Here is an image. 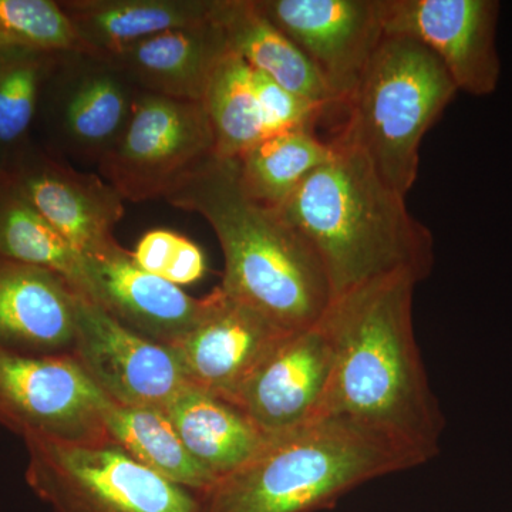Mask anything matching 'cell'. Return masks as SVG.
Returning <instances> with one entry per match:
<instances>
[{
    "label": "cell",
    "instance_id": "44dd1931",
    "mask_svg": "<svg viewBox=\"0 0 512 512\" xmlns=\"http://www.w3.org/2000/svg\"><path fill=\"white\" fill-rule=\"evenodd\" d=\"M163 412L191 457L217 480L247 463L266 440L237 406L190 384Z\"/></svg>",
    "mask_w": 512,
    "mask_h": 512
},
{
    "label": "cell",
    "instance_id": "30bf717a",
    "mask_svg": "<svg viewBox=\"0 0 512 512\" xmlns=\"http://www.w3.org/2000/svg\"><path fill=\"white\" fill-rule=\"evenodd\" d=\"M70 355L121 406L164 410L188 384L173 349L137 335L83 295Z\"/></svg>",
    "mask_w": 512,
    "mask_h": 512
},
{
    "label": "cell",
    "instance_id": "e0dca14e",
    "mask_svg": "<svg viewBox=\"0 0 512 512\" xmlns=\"http://www.w3.org/2000/svg\"><path fill=\"white\" fill-rule=\"evenodd\" d=\"M77 295L55 272L0 256V349L28 356L72 353Z\"/></svg>",
    "mask_w": 512,
    "mask_h": 512
},
{
    "label": "cell",
    "instance_id": "3957f363",
    "mask_svg": "<svg viewBox=\"0 0 512 512\" xmlns=\"http://www.w3.org/2000/svg\"><path fill=\"white\" fill-rule=\"evenodd\" d=\"M330 144L328 160L274 210L319 255L333 301L384 276L409 274L424 281L434 264L429 228L360 151Z\"/></svg>",
    "mask_w": 512,
    "mask_h": 512
},
{
    "label": "cell",
    "instance_id": "ba28073f",
    "mask_svg": "<svg viewBox=\"0 0 512 512\" xmlns=\"http://www.w3.org/2000/svg\"><path fill=\"white\" fill-rule=\"evenodd\" d=\"M214 156V134L201 101L140 92L123 136L97 165V174L124 201L165 200Z\"/></svg>",
    "mask_w": 512,
    "mask_h": 512
},
{
    "label": "cell",
    "instance_id": "ffe728a7",
    "mask_svg": "<svg viewBox=\"0 0 512 512\" xmlns=\"http://www.w3.org/2000/svg\"><path fill=\"white\" fill-rule=\"evenodd\" d=\"M90 52L113 57L167 30L210 18L214 0H59Z\"/></svg>",
    "mask_w": 512,
    "mask_h": 512
},
{
    "label": "cell",
    "instance_id": "5b68a950",
    "mask_svg": "<svg viewBox=\"0 0 512 512\" xmlns=\"http://www.w3.org/2000/svg\"><path fill=\"white\" fill-rule=\"evenodd\" d=\"M458 92L446 67L406 36L384 35L333 141L356 148L384 183L407 197L420 168L421 141Z\"/></svg>",
    "mask_w": 512,
    "mask_h": 512
},
{
    "label": "cell",
    "instance_id": "2e32d148",
    "mask_svg": "<svg viewBox=\"0 0 512 512\" xmlns=\"http://www.w3.org/2000/svg\"><path fill=\"white\" fill-rule=\"evenodd\" d=\"M86 261L90 301L143 338L171 348L204 312L205 298H192L180 286L148 274L120 244Z\"/></svg>",
    "mask_w": 512,
    "mask_h": 512
},
{
    "label": "cell",
    "instance_id": "5bb4252c",
    "mask_svg": "<svg viewBox=\"0 0 512 512\" xmlns=\"http://www.w3.org/2000/svg\"><path fill=\"white\" fill-rule=\"evenodd\" d=\"M335 348L323 319L289 333L239 387L231 402L275 437L318 419L332 377Z\"/></svg>",
    "mask_w": 512,
    "mask_h": 512
},
{
    "label": "cell",
    "instance_id": "484cf974",
    "mask_svg": "<svg viewBox=\"0 0 512 512\" xmlns=\"http://www.w3.org/2000/svg\"><path fill=\"white\" fill-rule=\"evenodd\" d=\"M60 53V52H59ZM57 53L0 49V173L32 143L40 93Z\"/></svg>",
    "mask_w": 512,
    "mask_h": 512
},
{
    "label": "cell",
    "instance_id": "4316f807",
    "mask_svg": "<svg viewBox=\"0 0 512 512\" xmlns=\"http://www.w3.org/2000/svg\"><path fill=\"white\" fill-rule=\"evenodd\" d=\"M0 49L90 52L59 0H0Z\"/></svg>",
    "mask_w": 512,
    "mask_h": 512
},
{
    "label": "cell",
    "instance_id": "6da1fadb",
    "mask_svg": "<svg viewBox=\"0 0 512 512\" xmlns=\"http://www.w3.org/2000/svg\"><path fill=\"white\" fill-rule=\"evenodd\" d=\"M417 284L384 276L332 302L323 322L335 360L318 419L353 421L424 464L439 453L446 423L414 336Z\"/></svg>",
    "mask_w": 512,
    "mask_h": 512
},
{
    "label": "cell",
    "instance_id": "603a6c76",
    "mask_svg": "<svg viewBox=\"0 0 512 512\" xmlns=\"http://www.w3.org/2000/svg\"><path fill=\"white\" fill-rule=\"evenodd\" d=\"M103 424L110 441L165 480L198 495L217 483L188 453L163 410L121 406L109 400Z\"/></svg>",
    "mask_w": 512,
    "mask_h": 512
},
{
    "label": "cell",
    "instance_id": "8fae6325",
    "mask_svg": "<svg viewBox=\"0 0 512 512\" xmlns=\"http://www.w3.org/2000/svg\"><path fill=\"white\" fill-rule=\"evenodd\" d=\"M312 63L342 109L382 42L380 0H256Z\"/></svg>",
    "mask_w": 512,
    "mask_h": 512
},
{
    "label": "cell",
    "instance_id": "52a82bcc",
    "mask_svg": "<svg viewBox=\"0 0 512 512\" xmlns=\"http://www.w3.org/2000/svg\"><path fill=\"white\" fill-rule=\"evenodd\" d=\"M138 93L110 57L57 53L40 93L33 138L70 164L97 167L123 136Z\"/></svg>",
    "mask_w": 512,
    "mask_h": 512
},
{
    "label": "cell",
    "instance_id": "277c9868",
    "mask_svg": "<svg viewBox=\"0 0 512 512\" xmlns=\"http://www.w3.org/2000/svg\"><path fill=\"white\" fill-rule=\"evenodd\" d=\"M417 466L360 424L322 417L266 437L247 463L198 497L202 512H315L367 481Z\"/></svg>",
    "mask_w": 512,
    "mask_h": 512
},
{
    "label": "cell",
    "instance_id": "f546056e",
    "mask_svg": "<svg viewBox=\"0 0 512 512\" xmlns=\"http://www.w3.org/2000/svg\"><path fill=\"white\" fill-rule=\"evenodd\" d=\"M0 177H2V173H0Z\"/></svg>",
    "mask_w": 512,
    "mask_h": 512
},
{
    "label": "cell",
    "instance_id": "7a4b0ae2",
    "mask_svg": "<svg viewBox=\"0 0 512 512\" xmlns=\"http://www.w3.org/2000/svg\"><path fill=\"white\" fill-rule=\"evenodd\" d=\"M201 215L224 255L222 291L285 332L318 325L333 302L312 245L274 208L249 197L235 160L212 157L165 197Z\"/></svg>",
    "mask_w": 512,
    "mask_h": 512
},
{
    "label": "cell",
    "instance_id": "9c48e42d",
    "mask_svg": "<svg viewBox=\"0 0 512 512\" xmlns=\"http://www.w3.org/2000/svg\"><path fill=\"white\" fill-rule=\"evenodd\" d=\"M97 389L70 353L28 356L0 349V426L67 443L109 440Z\"/></svg>",
    "mask_w": 512,
    "mask_h": 512
},
{
    "label": "cell",
    "instance_id": "d4e9b609",
    "mask_svg": "<svg viewBox=\"0 0 512 512\" xmlns=\"http://www.w3.org/2000/svg\"><path fill=\"white\" fill-rule=\"evenodd\" d=\"M215 140V157L235 160L266 137L251 66L235 53L222 57L201 100Z\"/></svg>",
    "mask_w": 512,
    "mask_h": 512
},
{
    "label": "cell",
    "instance_id": "ac0fdd59",
    "mask_svg": "<svg viewBox=\"0 0 512 512\" xmlns=\"http://www.w3.org/2000/svg\"><path fill=\"white\" fill-rule=\"evenodd\" d=\"M229 52L220 26L210 15L197 25L147 37L110 59L140 92L201 101L212 70Z\"/></svg>",
    "mask_w": 512,
    "mask_h": 512
},
{
    "label": "cell",
    "instance_id": "d6986e66",
    "mask_svg": "<svg viewBox=\"0 0 512 512\" xmlns=\"http://www.w3.org/2000/svg\"><path fill=\"white\" fill-rule=\"evenodd\" d=\"M211 18L220 26L229 50L256 72L325 113L338 107L312 63L266 19L256 0H214Z\"/></svg>",
    "mask_w": 512,
    "mask_h": 512
},
{
    "label": "cell",
    "instance_id": "4fadbf2b",
    "mask_svg": "<svg viewBox=\"0 0 512 512\" xmlns=\"http://www.w3.org/2000/svg\"><path fill=\"white\" fill-rule=\"evenodd\" d=\"M5 175L84 258L119 245L114 228L124 200L99 174L74 167L33 138Z\"/></svg>",
    "mask_w": 512,
    "mask_h": 512
},
{
    "label": "cell",
    "instance_id": "8992f818",
    "mask_svg": "<svg viewBox=\"0 0 512 512\" xmlns=\"http://www.w3.org/2000/svg\"><path fill=\"white\" fill-rule=\"evenodd\" d=\"M23 440L26 481L52 512H202L198 494L158 476L113 441Z\"/></svg>",
    "mask_w": 512,
    "mask_h": 512
},
{
    "label": "cell",
    "instance_id": "83f0119b",
    "mask_svg": "<svg viewBox=\"0 0 512 512\" xmlns=\"http://www.w3.org/2000/svg\"><path fill=\"white\" fill-rule=\"evenodd\" d=\"M133 259L148 274L177 286L194 284L207 272L202 249L170 229L146 232L138 241Z\"/></svg>",
    "mask_w": 512,
    "mask_h": 512
},
{
    "label": "cell",
    "instance_id": "f1b7e54d",
    "mask_svg": "<svg viewBox=\"0 0 512 512\" xmlns=\"http://www.w3.org/2000/svg\"><path fill=\"white\" fill-rule=\"evenodd\" d=\"M252 76L266 137L301 128L313 130L316 121L325 114L311 101L289 92L264 73L252 69Z\"/></svg>",
    "mask_w": 512,
    "mask_h": 512
},
{
    "label": "cell",
    "instance_id": "cb8c5ba5",
    "mask_svg": "<svg viewBox=\"0 0 512 512\" xmlns=\"http://www.w3.org/2000/svg\"><path fill=\"white\" fill-rule=\"evenodd\" d=\"M330 154V141L301 128L262 138L235 161L249 197L265 207L278 208Z\"/></svg>",
    "mask_w": 512,
    "mask_h": 512
},
{
    "label": "cell",
    "instance_id": "7c38bea8",
    "mask_svg": "<svg viewBox=\"0 0 512 512\" xmlns=\"http://www.w3.org/2000/svg\"><path fill=\"white\" fill-rule=\"evenodd\" d=\"M498 10L494 0H380L384 35L410 37L427 47L457 89L473 96L493 93L500 79Z\"/></svg>",
    "mask_w": 512,
    "mask_h": 512
},
{
    "label": "cell",
    "instance_id": "9a60e30c",
    "mask_svg": "<svg viewBox=\"0 0 512 512\" xmlns=\"http://www.w3.org/2000/svg\"><path fill=\"white\" fill-rule=\"evenodd\" d=\"M288 335L218 286L205 296L200 320L171 349L190 386L231 402L256 367Z\"/></svg>",
    "mask_w": 512,
    "mask_h": 512
},
{
    "label": "cell",
    "instance_id": "7402d4cb",
    "mask_svg": "<svg viewBox=\"0 0 512 512\" xmlns=\"http://www.w3.org/2000/svg\"><path fill=\"white\" fill-rule=\"evenodd\" d=\"M0 256L55 272L79 295L92 298L86 258L26 200L5 174L0 177Z\"/></svg>",
    "mask_w": 512,
    "mask_h": 512
}]
</instances>
